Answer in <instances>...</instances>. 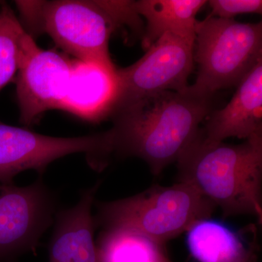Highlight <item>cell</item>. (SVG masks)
Here are the masks:
<instances>
[{
    "label": "cell",
    "instance_id": "1",
    "mask_svg": "<svg viewBox=\"0 0 262 262\" xmlns=\"http://www.w3.org/2000/svg\"><path fill=\"white\" fill-rule=\"evenodd\" d=\"M188 88V87H187ZM148 95L115 108L105 131L108 159L140 158L160 175L177 162L214 108L215 96H200L188 89Z\"/></svg>",
    "mask_w": 262,
    "mask_h": 262
},
{
    "label": "cell",
    "instance_id": "2",
    "mask_svg": "<svg viewBox=\"0 0 262 262\" xmlns=\"http://www.w3.org/2000/svg\"><path fill=\"white\" fill-rule=\"evenodd\" d=\"M177 163L179 182L192 184L224 217L251 215L261 224L262 136L234 145L205 140L200 129Z\"/></svg>",
    "mask_w": 262,
    "mask_h": 262
},
{
    "label": "cell",
    "instance_id": "3",
    "mask_svg": "<svg viewBox=\"0 0 262 262\" xmlns=\"http://www.w3.org/2000/svg\"><path fill=\"white\" fill-rule=\"evenodd\" d=\"M95 226L123 229L165 245L194 224L211 219L215 207L194 186L179 182L170 187L154 185L136 195L96 203Z\"/></svg>",
    "mask_w": 262,
    "mask_h": 262
},
{
    "label": "cell",
    "instance_id": "4",
    "mask_svg": "<svg viewBox=\"0 0 262 262\" xmlns=\"http://www.w3.org/2000/svg\"><path fill=\"white\" fill-rule=\"evenodd\" d=\"M194 62L198 74L188 90L200 96L238 85L262 60V23L208 16L195 27Z\"/></svg>",
    "mask_w": 262,
    "mask_h": 262
},
{
    "label": "cell",
    "instance_id": "5",
    "mask_svg": "<svg viewBox=\"0 0 262 262\" xmlns=\"http://www.w3.org/2000/svg\"><path fill=\"white\" fill-rule=\"evenodd\" d=\"M34 32H46L58 47L80 61L116 70L108 51L116 24L100 1H15Z\"/></svg>",
    "mask_w": 262,
    "mask_h": 262
},
{
    "label": "cell",
    "instance_id": "6",
    "mask_svg": "<svg viewBox=\"0 0 262 262\" xmlns=\"http://www.w3.org/2000/svg\"><path fill=\"white\" fill-rule=\"evenodd\" d=\"M195 36L165 33L146 50L144 56L115 72L116 91L110 113L122 105L164 92H182L194 67Z\"/></svg>",
    "mask_w": 262,
    "mask_h": 262
},
{
    "label": "cell",
    "instance_id": "7",
    "mask_svg": "<svg viewBox=\"0 0 262 262\" xmlns=\"http://www.w3.org/2000/svg\"><path fill=\"white\" fill-rule=\"evenodd\" d=\"M56 208V196L42 178L22 187L0 184V262L35 252Z\"/></svg>",
    "mask_w": 262,
    "mask_h": 262
},
{
    "label": "cell",
    "instance_id": "8",
    "mask_svg": "<svg viewBox=\"0 0 262 262\" xmlns=\"http://www.w3.org/2000/svg\"><path fill=\"white\" fill-rule=\"evenodd\" d=\"M104 152L103 133L80 137H53L0 122V184H11L17 174L34 170L42 176L55 160L84 153L99 170Z\"/></svg>",
    "mask_w": 262,
    "mask_h": 262
},
{
    "label": "cell",
    "instance_id": "9",
    "mask_svg": "<svg viewBox=\"0 0 262 262\" xmlns=\"http://www.w3.org/2000/svg\"><path fill=\"white\" fill-rule=\"evenodd\" d=\"M70 70V58L33 43L17 72L16 93L22 125L30 127L48 110H63Z\"/></svg>",
    "mask_w": 262,
    "mask_h": 262
},
{
    "label": "cell",
    "instance_id": "10",
    "mask_svg": "<svg viewBox=\"0 0 262 262\" xmlns=\"http://www.w3.org/2000/svg\"><path fill=\"white\" fill-rule=\"evenodd\" d=\"M206 120L201 134L210 142L262 136V60L239 82L225 107L213 110Z\"/></svg>",
    "mask_w": 262,
    "mask_h": 262
},
{
    "label": "cell",
    "instance_id": "11",
    "mask_svg": "<svg viewBox=\"0 0 262 262\" xmlns=\"http://www.w3.org/2000/svg\"><path fill=\"white\" fill-rule=\"evenodd\" d=\"M101 184L98 181L84 190L75 206L56 213L49 262H99L92 207Z\"/></svg>",
    "mask_w": 262,
    "mask_h": 262
},
{
    "label": "cell",
    "instance_id": "12",
    "mask_svg": "<svg viewBox=\"0 0 262 262\" xmlns=\"http://www.w3.org/2000/svg\"><path fill=\"white\" fill-rule=\"evenodd\" d=\"M115 72L92 62L71 59L62 110L90 122L108 117L116 91Z\"/></svg>",
    "mask_w": 262,
    "mask_h": 262
},
{
    "label": "cell",
    "instance_id": "13",
    "mask_svg": "<svg viewBox=\"0 0 262 262\" xmlns=\"http://www.w3.org/2000/svg\"><path fill=\"white\" fill-rule=\"evenodd\" d=\"M189 253L198 262H257L255 242L217 221L203 220L187 231Z\"/></svg>",
    "mask_w": 262,
    "mask_h": 262
},
{
    "label": "cell",
    "instance_id": "14",
    "mask_svg": "<svg viewBox=\"0 0 262 262\" xmlns=\"http://www.w3.org/2000/svg\"><path fill=\"white\" fill-rule=\"evenodd\" d=\"M206 0H139L137 13L145 19L142 47L147 50L165 33L195 36L196 14Z\"/></svg>",
    "mask_w": 262,
    "mask_h": 262
},
{
    "label": "cell",
    "instance_id": "15",
    "mask_svg": "<svg viewBox=\"0 0 262 262\" xmlns=\"http://www.w3.org/2000/svg\"><path fill=\"white\" fill-rule=\"evenodd\" d=\"M101 231L96 243L99 262H173L165 245L123 229Z\"/></svg>",
    "mask_w": 262,
    "mask_h": 262
},
{
    "label": "cell",
    "instance_id": "16",
    "mask_svg": "<svg viewBox=\"0 0 262 262\" xmlns=\"http://www.w3.org/2000/svg\"><path fill=\"white\" fill-rule=\"evenodd\" d=\"M34 42L13 10L3 5L0 10V91L13 80Z\"/></svg>",
    "mask_w": 262,
    "mask_h": 262
},
{
    "label": "cell",
    "instance_id": "17",
    "mask_svg": "<svg viewBox=\"0 0 262 262\" xmlns=\"http://www.w3.org/2000/svg\"><path fill=\"white\" fill-rule=\"evenodd\" d=\"M100 3L113 18L117 28L125 26L142 39L145 27L141 15L136 11L134 1H100Z\"/></svg>",
    "mask_w": 262,
    "mask_h": 262
},
{
    "label": "cell",
    "instance_id": "18",
    "mask_svg": "<svg viewBox=\"0 0 262 262\" xmlns=\"http://www.w3.org/2000/svg\"><path fill=\"white\" fill-rule=\"evenodd\" d=\"M209 16L223 19H234L236 15L245 13L261 14V0H211Z\"/></svg>",
    "mask_w": 262,
    "mask_h": 262
}]
</instances>
